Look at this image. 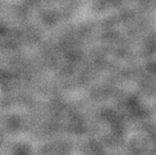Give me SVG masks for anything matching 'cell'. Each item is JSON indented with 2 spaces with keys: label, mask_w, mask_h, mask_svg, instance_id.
<instances>
[]
</instances>
